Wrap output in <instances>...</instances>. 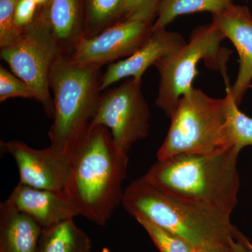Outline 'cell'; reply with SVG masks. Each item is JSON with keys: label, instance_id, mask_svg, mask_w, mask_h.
<instances>
[{"label": "cell", "instance_id": "4", "mask_svg": "<svg viewBox=\"0 0 252 252\" xmlns=\"http://www.w3.org/2000/svg\"><path fill=\"white\" fill-rule=\"evenodd\" d=\"M230 92L214 98L193 88L181 97L170 119L157 160L180 154L213 155L235 146L229 125Z\"/></svg>", "mask_w": 252, "mask_h": 252}, {"label": "cell", "instance_id": "15", "mask_svg": "<svg viewBox=\"0 0 252 252\" xmlns=\"http://www.w3.org/2000/svg\"><path fill=\"white\" fill-rule=\"evenodd\" d=\"M42 11L63 52L69 54L85 34L81 22V0H51Z\"/></svg>", "mask_w": 252, "mask_h": 252}, {"label": "cell", "instance_id": "2", "mask_svg": "<svg viewBox=\"0 0 252 252\" xmlns=\"http://www.w3.org/2000/svg\"><path fill=\"white\" fill-rule=\"evenodd\" d=\"M70 172L64 190L79 215L104 225L122 203L127 154L102 126L89 127L70 154Z\"/></svg>", "mask_w": 252, "mask_h": 252}, {"label": "cell", "instance_id": "16", "mask_svg": "<svg viewBox=\"0 0 252 252\" xmlns=\"http://www.w3.org/2000/svg\"><path fill=\"white\" fill-rule=\"evenodd\" d=\"M92 240L69 219L42 229L36 252H91Z\"/></svg>", "mask_w": 252, "mask_h": 252}, {"label": "cell", "instance_id": "24", "mask_svg": "<svg viewBox=\"0 0 252 252\" xmlns=\"http://www.w3.org/2000/svg\"><path fill=\"white\" fill-rule=\"evenodd\" d=\"M38 5L34 0H18L15 11V22L20 31L31 26L36 18Z\"/></svg>", "mask_w": 252, "mask_h": 252}, {"label": "cell", "instance_id": "18", "mask_svg": "<svg viewBox=\"0 0 252 252\" xmlns=\"http://www.w3.org/2000/svg\"><path fill=\"white\" fill-rule=\"evenodd\" d=\"M136 220L147 232L160 252H200L178 235L144 219Z\"/></svg>", "mask_w": 252, "mask_h": 252}, {"label": "cell", "instance_id": "10", "mask_svg": "<svg viewBox=\"0 0 252 252\" xmlns=\"http://www.w3.org/2000/svg\"><path fill=\"white\" fill-rule=\"evenodd\" d=\"M1 151L13 157L19 183L46 190H63L70 172V156L52 146L32 148L19 140L1 142Z\"/></svg>", "mask_w": 252, "mask_h": 252}, {"label": "cell", "instance_id": "28", "mask_svg": "<svg viewBox=\"0 0 252 252\" xmlns=\"http://www.w3.org/2000/svg\"><path fill=\"white\" fill-rule=\"evenodd\" d=\"M233 248L235 252H240V249H239L238 242H237V238L233 241Z\"/></svg>", "mask_w": 252, "mask_h": 252}, {"label": "cell", "instance_id": "23", "mask_svg": "<svg viewBox=\"0 0 252 252\" xmlns=\"http://www.w3.org/2000/svg\"><path fill=\"white\" fill-rule=\"evenodd\" d=\"M18 0H0V49L9 45L21 34L15 22Z\"/></svg>", "mask_w": 252, "mask_h": 252}, {"label": "cell", "instance_id": "22", "mask_svg": "<svg viewBox=\"0 0 252 252\" xmlns=\"http://www.w3.org/2000/svg\"><path fill=\"white\" fill-rule=\"evenodd\" d=\"M162 0H124L119 16L125 20H139L151 23L157 16Z\"/></svg>", "mask_w": 252, "mask_h": 252}, {"label": "cell", "instance_id": "27", "mask_svg": "<svg viewBox=\"0 0 252 252\" xmlns=\"http://www.w3.org/2000/svg\"><path fill=\"white\" fill-rule=\"evenodd\" d=\"M34 1H35V2L37 4L38 6L45 7V6L49 4L51 0H34Z\"/></svg>", "mask_w": 252, "mask_h": 252}, {"label": "cell", "instance_id": "19", "mask_svg": "<svg viewBox=\"0 0 252 252\" xmlns=\"http://www.w3.org/2000/svg\"><path fill=\"white\" fill-rule=\"evenodd\" d=\"M124 0H88L87 18L89 30L84 37L98 34L99 28L119 16Z\"/></svg>", "mask_w": 252, "mask_h": 252}, {"label": "cell", "instance_id": "12", "mask_svg": "<svg viewBox=\"0 0 252 252\" xmlns=\"http://www.w3.org/2000/svg\"><path fill=\"white\" fill-rule=\"evenodd\" d=\"M186 43L180 33L167 31L166 28L152 31L148 39L133 54L109 66L101 77L100 90L123 79H142L149 67L173 54Z\"/></svg>", "mask_w": 252, "mask_h": 252}, {"label": "cell", "instance_id": "7", "mask_svg": "<svg viewBox=\"0 0 252 252\" xmlns=\"http://www.w3.org/2000/svg\"><path fill=\"white\" fill-rule=\"evenodd\" d=\"M0 49L1 59L15 75L35 91L36 101L42 105L48 117L53 119L54 107L50 75L54 64L64 54L43 11L14 42Z\"/></svg>", "mask_w": 252, "mask_h": 252}, {"label": "cell", "instance_id": "21", "mask_svg": "<svg viewBox=\"0 0 252 252\" xmlns=\"http://www.w3.org/2000/svg\"><path fill=\"white\" fill-rule=\"evenodd\" d=\"M13 97L34 99L36 100L35 91L22 79L11 73L2 66H0V102Z\"/></svg>", "mask_w": 252, "mask_h": 252}, {"label": "cell", "instance_id": "13", "mask_svg": "<svg viewBox=\"0 0 252 252\" xmlns=\"http://www.w3.org/2000/svg\"><path fill=\"white\" fill-rule=\"evenodd\" d=\"M4 203L18 212L27 214L42 228L79 215L64 190H46L18 183Z\"/></svg>", "mask_w": 252, "mask_h": 252}, {"label": "cell", "instance_id": "11", "mask_svg": "<svg viewBox=\"0 0 252 252\" xmlns=\"http://www.w3.org/2000/svg\"><path fill=\"white\" fill-rule=\"evenodd\" d=\"M213 21L235 46L239 57L236 80L230 91L235 103L240 105L252 82V16L247 6L230 4Z\"/></svg>", "mask_w": 252, "mask_h": 252}, {"label": "cell", "instance_id": "9", "mask_svg": "<svg viewBox=\"0 0 252 252\" xmlns=\"http://www.w3.org/2000/svg\"><path fill=\"white\" fill-rule=\"evenodd\" d=\"M152 26L139 20H125L95 35L82 38L66 56L79 65L101 68L133 54L148 39Z\"/></svg>", "mask_w": 252, "mask_h": 252}, {"label": "cell", "instance_id": "17", "mask_svg": "<svg viewBox=\"0 0 252 252\" xmlns=\"http://www.w3.org/2000/svg\"><path fill=\"white\" fill-rule=\"evenodd\" d=\"M233 4V0H162L152 31L166 28L182 15L198 12L219 14Z\"/></svg>", "mask_w": 252, "mask_h": 252}, {"label": "cell", "instance_id": "25", "mask_svg": "<svg viewBox=\"0 0 252 252\" xmlns=\"http://www.w3.org/2000/svg\"><path fill=\"white\" fill-rule=\"evenodd\" d=\"M235 238L229 243L219 244V245L204 248L200 250V252H235L233 248V241Z\"/></svg>", "mask_w": 252, "mask_h": 252}, {"label": "cell", "instance_id": "6", "mask_svg": "<svg viewBox=\"0 0 252 252\" xmlns=\"http://www.w3.org/2000/svg\"><path fill=\"white\" fill-rule=\"evenodd\" d=\"M224 39V34L212 21L195 28L188 43L154 64L160 76L156 104L167 118L171 117L181 97L193 89L201 61L207 67L220 72L226 87L230 86L227 63L231 51L220 46Z\"/></svg>", "mask_w": 252, "mask_h": 252}, {"label": "cell", "instance_id": "5", "mask_svg": "<svg viewBox=\"0 0 252 252\" xmlns=\"http://www.w3.org/2000/svg\"><path fill=\"white\" fill-rule=\"evenodd\" d=\"M100 68L79 65L66 55L54 64L50 75L54 117L49 137L51 146L70 154L90 127L98 104Z\"/></svg>", "mask_w": 252, "mask_h": 252}, {"label": "cell", "instance_id": "26", "mask_svg": "<svg viewBox=\"0 0 252 252\" xmlns=\"http://www.w3.org/2000/svg\"><path fill=\"white\" fill-rule=\"evenodd\" d=\"M237 242L240 252H252V243L241 233H239Z\"/></svg>", "mask_w": 252, "mask_h": 252}, {"label": "cell", "instance_id": "8", "mask_svg": "<svg viewBox=\"0 0 252 252\" xmlns=\"http://www.w3.org/2000/svg\"><path fill=\"white\" fill-rule=\"evenodd\" d=\"M150 109L142 91V79L128 78L99 97L91 126H102L112 133L118 147L125 152L144 140L150 129Z\"/></svg>", "mask_w": 252, "mask_h": 252}, {"label": "cell", "instance_id": "1", "mask_svg": "<svg viewBox=\"0 0 252 252\" xmlns=\"http://www.w3.org/2000/svg\"><path fill=\"white\" fill-rule=\"evenodd\" d=\"M235 146L213 155L180 154L158 160L143 176L164 193L230 220L240 187Z\"/></svg>", "mask_w": 252, "mask_h": 252}, {"label": "cell", "instance_id": "20", "mask_svg": "<svg viewBox=\"0 0 252 252\" xmlns=\"http://www.w3.org/2000/svg\"><path fill=\"white\" fill-rule=\"evenodd\" d=\"M229 125L232 140L235 147L242 150L244 147L252 146V117H249L239 109L232 97L229 88Z\"/></svg>", "mask_w": 252, "mask_h": 252}, {"label": "cell", "instance_id": "3", "mask_svg": "<svg viewBox=\"0 0 252 252\" xmlns=\"http://www.w3.org/2000/svg\"><path fill=\"white\" fill-rule=\"evenodd\" d=\"M122 205L130 215L144 219L185 239L199 252L229 243L239 230L224 220L169 196L143 177L124 190Z\"/></svg>", "mask_w": 252, "mask_h": 252}, {"label": "cell", "instance_id": "14", "mask_svg": "<svg viewBox=\"0 0 252 252\" xmlns=\"http://www.w3.org/2000/svg\"><path fill=\"white\" fill-rule=\"evenodd\" d=\"M42 229L27 214L0 204V252H36Z\"/></svg>", "mask_w": 252, "mask_h": 252}]
</instances>
